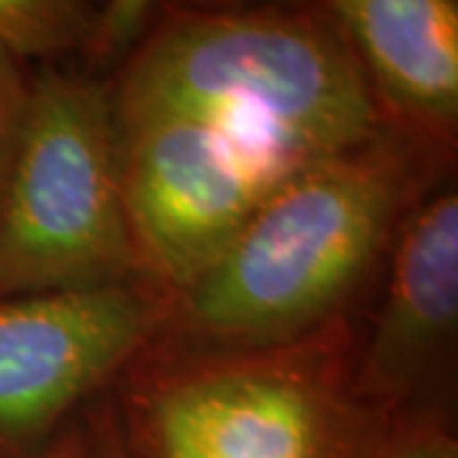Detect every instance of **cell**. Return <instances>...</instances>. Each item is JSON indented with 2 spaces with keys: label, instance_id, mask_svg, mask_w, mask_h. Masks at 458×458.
I'll use <instances>...</instances> for the list:
<instances>
[{
  "label": "cell",
  "instance_id": "cell-9",
  "mask_svg": "<svg viewBox=\"0 0 458 458\" xmlns=\"http://www.w3.org/2000/svg\"><path fill=\"white\" fill-rule=\"evenodd\" d=\"M99 5L80 0H0V47L26 59L64 54L89 56Z\"/></svg>",
  "mask_w": 458,
  "mask_h": 458
},
{
  "label": "cell",
  "instance_id": "cell-6",
  "mask_svg": "<svg viewBox=\"0 0 458 458\" xmlns=\"http://www.w3.org/2000/svg\"><path fill=\"white\" fill-rule=\"evenodd\" d=\"M117 131L132 234L148 276L171 295L197 280L285 183L222 132L186 117L117 120Z\"/></svg>",
  "mask_w": 458,
  "mask_h": 458
},
{
  "label": "cell",
  "instance_id": "cell-10",
  "mask_svg": "<svg viewBox=\"0 0 458 458\" xmlns=\"http://www.w3.org/2000/svg\"><path fill=\"white\" fill-rule=\"evenodd\" d=\"M367 458H458V438L443 415L408 410L390 420Z\"/></svg>",
  "mask_w": 458,
  "mask_h": 458
},
{
  "label": "cell",
  "instance_id": "cell-12",
  "mask_svg": "<svg viewBox=\"0 0 458 458\" xmlns=\"http://www.w3.org/2000/svg\"><path fill=\"white\" fill-rule=\"evenodd\" d=\"M84 423L89 433V456L87 458H132L120 433L113 403L99 405Z\"/></svg>",
  "mask_w": 458,
  "mask_h": 458
},
{
  "label": "cell",
  "instance_id": "cell-7",
  "mask_svg": "<svg viewBox=\"0 0 458 458\" xmlns=\"http://www.w3.org/2000/svg\"><path fill=\"white\" fill-rule=\"evenodd\" d=\"M387 293L367 342L357 346L352 387L385 418L408 412L454 354L458 334V194L423 197L393 242Z\"/></svg>",
  "mask_w": 458,
  "mask_h": 458
},
{
  "label": "cell",
  "instance_id": "cell-4",
  "mask_svg": "<svg viewBox=\"0 0 458 458\" xmlns=\"http://www.w3.org/2000/svg\"><path fill=\"white\" fill-rule=\"evenodd\" d=\"M128 283L156 280L128 216L110 84L47 66L0 207V298Z\"/></svg>",
  "mask_w": 458,
  "mask_h": 458
},
{
  "label": "cell",
  "instance_id": "cell-5",
  "mask_svg": "<svg viewBox=\"0 0 458 458\" xmlns=\"http://www.w3.org/2000/svg\"><path fill=\"white\" fill-rule=\"evenodd\" d=\"M156 283L0 298V458H38L84 397L164 336Z\"/></svg>",
  "mask_w": 458,
  "mask_h": 458
},
{
  "label": "cell",
  "instance_id": "cell-11",
  "mask_svg": "<svg viewBox=\"0 0 458 458\" xmlns=\"http://www.w3.org/2000/svg\"><path fill=\"white\" fill-rule=\"evenodd\" d=\"M29 102L31 77L23 72V62H18L16 56L0 47V207L21 148Z\"/></svg>",
  "mask_w": 458,
  "mask_h": 458
},
{
  "label": "cell",
  "instance_id": "cell-13",
  "mask_svg": "<svg viewBox=\"0 0 458 458\" xmlns=\"http://www.w3.org/2000/svg\"><path fill=\"white\" fill-rule=\"evenodd\" d=\"M89 456V433L87 423H69L59 438L38 458H87Z\"/></svg>",
  "mask_w": 458,
  "mask_h": 458
},
{
  "label": "cell",
  "instance_id": "cell-8",
  "mask_svg": "<svg viewBox=\"0 0 458 458\" xmlns=\"http://www.w3.org/2000/svg\"><path fill=\"white\" fill-rule=\"evenodd\" d=\"M324 11L390 125L448 161L458 138L456 0H331Z\"/></svg>",
  "mask_w": 458,
  "mask_h": 458
},
{
  "label": "cell",
  "instance_id": "cell-1",
  "mask_svg": "<svg viewBox=\"0 0 458 458\" xmlns=\"http://www.w3.org/2000/svg\"><path fill=\"white\" fill-rule=\"evenodd\" d=\"M110 92L117 120H194L283 181L397 132L324 5L164 8Z\"/></svg>",
  "mask_w": 458,
  "mask_h": 458
},
{
  "label": "cell",
  "instance_id": "cell-2",
  "mask_svg": "<svg viewBox=\"0 0 458 458\" xmlns=\"http://www.w3.org/2000/svg\"><path fill=\"white\" fill-rule=\"evenodd\" d=\"M448 161L393 132L280 183L179 293L161 339L258 349L344 318L379 255Z\"/></svg>",
  "mask_w": 458,
  "mask_h": 458
},
{
  "label": "cell",
  "instance_id": "cell-3",
  "mask_svg": "<svg viewBox=\"0 0 458 458\" xmlns=\"http://www.w3.org/2000/svg\"><path fill=\"white\" fill-rule=\"evenodd\" d=\"M346 318L303 339L209 349L158 339L113 403L132 458H367L393 418L352 387Z\"/></svg>",
  "mask_w": 458,
  "mask_h": 458
}]
</instances>
